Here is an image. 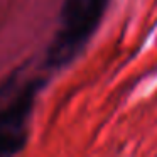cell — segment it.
I'll list each match as a JSON object with an SVG mask.
<instances>
[{"mask_svg":"<svg viewBox=\"0 0 157 157\" xmlns=\"http://www.w3.org/2000/svg\"><path fill=\"white\" fill-rule=\"evenodd\" d=\"M31 100L32 90H29L15 105L0 112V154H10L22 147L25 139L24 125Z\"/></svg>","mask_w":157,"mask_h":157,"instance_id":"7a4b0ae2","label":"cell"},{"mask_svg":"<svg viewBox=\"0 0 157 157\" xmlns=\"http://www.w3.org/2000/svg\"><path fill=\"white\" fill-rule=\"evenodd\" d=\"M106 0H66L63 9V31L48 52L51 66L71 61L95 29Z\"/></svg>","mask_w":157,"mask_h":157,"instance_id":"6da1fadb","label":"cell"}]
</instances>
